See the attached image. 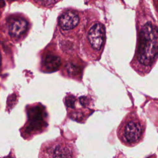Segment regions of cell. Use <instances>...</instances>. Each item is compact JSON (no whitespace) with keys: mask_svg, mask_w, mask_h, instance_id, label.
<instances>
[{"mask_svg":"<svg viewBox=\"0 0 158 158\" xmlns=\"http://www.w3.org/2000/svg\"><path fill=\"white\" fill-rule=\"evenodd\" d=\"M146 123L135 113H129L122 119L117 129V136L121 143L133 147L142 141L145 135Z\"/></svg>","mask_w":158,"mask_h":158,"instance_id":"obj_1","label":"cell"},{"mask_svg":"<svg viewBox=\"0 0 158 158\" xmlns=\"http://www.w3.org/2000/svg\"><path fill=\"white\" fill-rule=\"evenodd\" d=\"M158 56V30L150 22L146 23L139 33L138 59L144 66H150Z\"/></svg>","mask_w":158,"mask_h":158,"instance_id":"obj_2","label":"cell"},{"mask_svg":"<svg viewBox=\"0 0 158 158\" xmlns=\"http://www.w3.org/2000/svg\"><path fill=\"white\" fill-rule=\"evenodd\" d=\"M26 112L27 121L20 131L23 139L29 140L46 131L48 127L49 116L45 107L41 104L29 106Z\"/></svg>","mask_w":158,"mask_h":158,"instance_id":"obj_3","label":"cell"},{"mask_svg":"<svg viewBox=\"0 0 158 158\" xmlns=\"http://www.w3.org/2000/svg\"><path fill=\"white\" fill-rule=\"evenodd\" d=\"M75 144L62 137L43 143L39 152V158H77Z\"/></svg>","mask_w":158,"mask_h":158,"instance_id":"obj_4","label":"cell"},{"mask_svg":"<svg viewBox=\"0 0 158 158\" xmlns=\"http://www.w3.org/2000/svg\"><path fill=\"white\" fill-rule=\"evenodd\" d=\"M105 36V30L101 23L94 24L89 30L88 40L91 46L96 50H99L102 47Z\"/></svg>","mask_w":158,"mask_h":158,"instance_id":"obj_5","label":"cell"},{"mask_svg":"<svg viewBox=\"0 0 158 158\" xmlns=\"http://www.w3.org/2000/svg\"><path fill=\"white\" fill-rule=\"evenodd\" d=\"M60 27L64 30H69L75 28L78 23L79 17L76 12L69 10L64 12L59 17Z\"/></svg>","mask_w":158,"mask_h":158,"instance_id":"obj_6","label":"cell"},{"mask_svg":"<svg viewBox=\"0 0 158 158\" xmlns=\"http://www.w3.org/2000/svg\"><path fill=\"white\" fill-rule=\"evenodd\" d=\"M27 22L23 19H15L12 20L9 27V33L12 37H20L27 29Z\"/></svg>","mask_w":158,"mask_h":158,"instance_id":"obj_7","label":"cell"},{"mask_svg":"<svg viewBox=\"0 0 158 158\" xmlns=\"http://www.w3.org/2000/svg\"><path fill=\"white\" fill-rule=\"evenodd\" d=\"M60 64V59L58 56L49 54L48 55L44 60V65L46 69L49 71L57 70Z\"/></svg>","mask_w":158,"mask_h":158,"instance_id":"obj_8","label":"cell"},{"mask_svg":"<svg viewBox=\"0 0 158 158\" xmlns=\"http://www.w3.org/2000/svg\"><path fill=\"white\" fill-rule=\"evenodd\" d=\"M36 2H38L41 5H43L45 6H48L53 4L55 0H35Z\"/></svg>","mask_w":158,"mask_h":158,"instance_id":"obj_9","label":"cell"},{"mask_svg":"<svg viewBox=\"0 0 158 158\" xmlns=\"http://www.w3.org/2000/svg\"><path fill=\"white\" fill-rule=\"evenodd\" d=\"M157 1H158V0H157Z\"/></svg>","mask_w":158,"mask_h":158,"instance_id":"obj_10","label":"cell"}]
</instances>
